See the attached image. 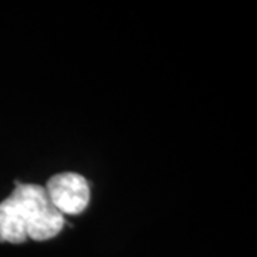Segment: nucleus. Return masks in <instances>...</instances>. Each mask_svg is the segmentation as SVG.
<instances>
[{"label":"nucleus","instance_id":"obj_1","mask_svg":"<svg viewBox=\"0 0 257 257\" xmlns=\"http://www.w3.org/2000/svg\"><path fill=\"white\" fill-rule=\"evenodd\" d=\"M6 200L28 239L45 241L56 237L63 229V214L50 202L43 186L16 182L15 190Z\"/></svg>","mask_w":257,"mask_h":257},{"label":"nucleus","instance_id":"obj_2","mask_svg":"<svg viewBox=\"0 0 257 257\" xmlns=\"http://www.w3.org/2000/svg\"><path fill=\"white\" fill-rule=\"evenodd\" d=\"M45 190L62 214H80L90 202L89 182L82 175L72 172L52 176Z\"/></svg>","mask_w":257,"mask_h":257}]
</instances>
